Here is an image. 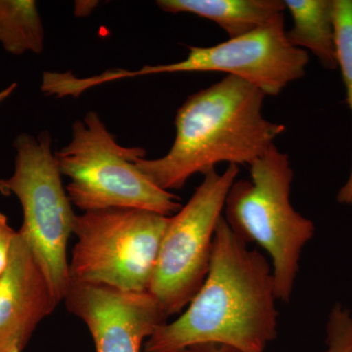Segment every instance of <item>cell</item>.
Instances as JSON below:
<instances>
[{"mask_svg": "<svg viewBox=\"0 0 352 352\" xmlns=\"http://www.w3.org/2000/svg\"><path fill=\"white\" fill-rule=\"evenodd\" d=\"M248 245L222 215L203 286L176 320L155 330L144 352H186L200 344L265 352L277 337L272 268Z\"/></svg>", "mask_w": 352, "mask_h": 352, "instance_id": "6da1fadb", "label": "cell"}, {"mask_svg": "<svg viewBox=\"0 0 352 352\" xmlns=\"http://www.w3.org/2000/svg\"><path fill=\"white\" fill-rule=\"evenodd\" d=\"M266 95L233 76L188 97L175 118V142L156 160L140 157L139 170L160 188L184 187L197 173L206 175L220 163L251 166L286 127L264 119Z\"/></svg>", "mask_w": 352, "mask_h": 352, "instance_id": "7a4b0ae2", "label": "cell"}, {"mask_svg": "<svg viewBox=\"0 0 352 352\" xmlns=\"http://www.w3.org/2000/svg\"><path fill=\"white\" fill-rule=\"evenodd\" d=\"M250 168L251 180H236L229 190L223 217L245 244L256 243L267 252L277 300L289 302L314 223L292 206L294 171L288 155L271 145Z\"/></svg>", "mask_w": 352, "mask_h": 352, "instance_id": "3957f363", "label": "cell"}, {"mask_svg": "<svg viewBox=\"0 0 352 352\" xmlns=\"http://www.w3.org/2000/svg\"><path fill=\"white\" fill-rule=\"evenodd\" d=\"M72 129L71 142L55 156L69 179L66 192L73 205L85 212L138 208L173 217L179 212V197L156 186L136 166L145 150L119 144L98 113H85Z\"/></svg>", "mask_w": 352, "mask_h": 352, "instance_id": "277c9868", "label": "cell"}, {"mask_svg": "<svg viewBox=\"0 0 352 352\" xmlns=\"http://www.w3.org/2000/svg\"><path fill=\"white\" fill-rule=\"evenodd\" d=\"M170 217L138 208H107L76 215L69 284L149 291Z\"/></svg>", "mask_w": 352, "mask_h": 352, "instance_id": "5b68a950", "label": "cell"}, {"mask_svg": "<svg viewBox=\"0 0 352 352\" xmlns=\"http://www.w3.org/2000/svg\"><path fill=\"white\" fill-rule=\"evenodd\" d=\"M50 132L22 133L14 141L15 170L6 180L23 208L19 233L31 248L58 302L69 288L67 245L76 214L62 183Z\"/></svg>", "mask_w": 352, "mask_h": 352, "instance_id": "8992f818", "label": "cell"}, {"mask_svg": "<svg viewBox=\"0 0 352 352\" xmlns=\"http://www.w3.org/2000/svg\"><path fill=\"white\" fill-rule=\"evenodd\" d=\"M238 173V166L229 164L221 175H204L188 203L170 217L148 291L166 319L188 307L208 276L215 231Z\"/></svg>", "mask_w": 352, "mask_h": 352, "instance_id": "52a82bcc", "label": "cell"}, {"mask_svg": "<svg viewBox=\"0 0 352 352\" xmlns=\"http://www.w3.org/2000/svg\"><path fill=\"white\" fill-rule=\"evenodd\" d=\"M309 56L287 38L285 16L263 27L210 47H190L176 63L145 66L138 71L119 69L118 80L159 74L221 72L251 83L265 95L276 96L289 83L305 75Z\"/></svg>", "mask_w": 352, "mask_h": 352, "instance_id": "ba28073f", "label": "cell"}, {"mask_svg": "<svg viewBox=\"0 0 352 352\" xmlns=\"http://www.w3.org/2000/svg\"><path fill=\"white\" fill-rule=\"evenodd\" d=\"M65 302L69 311L87 324L96 352H140L143 342L166 323L157 300L148 292L69 284Z\"/></svg>", "mask_w": 352, "mask_h": 352, "instance_id": "9c48e42d", "label": "cell"}, {"mask_svg": "<svg viewBox=\"0 0 352 352\" xmlns=\"http://www.w3.org/2000/svg\"><path fill=\"white\" fill-rule=\"evenodd\" d=\"M58 303L31 248L18 231L8 264L0 275V352L23 351Z\"/></svg>", "mask_w": 352, "mask_h": 352, "instance_id": "30bf717a", "label": "cell"}, {"mask_svg": "<svg viewBox=\"0 0 352 352\" xmlns=\"http://www.w3.org/2000/svg\"><path fill=\"white\" fill-rule=\"evenodd\" d=\"M168 13H189L212 21L229 36L239 38L268 24L286 11L281 0H159Z\"/></svg>", "mask_w": 352, "mask_h": 352, "instance_id": "8fae6325", "label": "cell"}, {"mask_svg": "<svg viewBox=\"0 0 352 352\" xmlns=\"http://www.w3.org/2000/svg\"><path fill=\"white\" fill-rule=\"evenodd\" d=\"M294 25L287 32L294 47L307 50L325 68L338 67L333 0H285Z\"/></svg>", "mask_w": 352, "mask_h": 352, "instance_id": "7c38bea8", "label": "cell"}, {"mask_svg": "<svg viewBox=\"0 0 352 352\" xmlns=\"http://www.w3.org/2000/svg\"><path fill=\"white\" fill-rule=\"evenodd\" d=\"M0 43L14 55L43 50V25L36 1L0 0Z\"/></svg>", "mask_w": 352, "mask_h": 352, "instance_id": "4fadbf2b", "label": "cell"}, {"mask_svg": "<svg viewBox=\"0 0 352 352\" xmlns=\"http://www.w3.org/2000/svg\"><path fill=\"white\" fill-rule=\"evenodd\" d=\"M338 67L346 87V102L352 116V0H333ZM338 201L352 206V164L346 184L340 190Z\"/></svg>", "mask_w": 352, "mask_h": 352, "instance_id": "5bb4252c", "label": "cell"}, {"mask_svg": "<svg viewBox=\"0 0 352 352\" xmlns=\"http://www.w3.org/2000/svg\"><path fill=\"white\" fill-rule=\"evenodd\" d=\"M326 344L324 352H352V317L340 305L333 308L329 317Z\"/></svg>", "mask_w": 352, "mask_h": 352, "instance_id": "9a60e30c", "label": "cell"}, {"mask_svg": "<svg viewBox=\"0 0 352 352\" xmlns=\"http://www.w3.org/2000/svg\"><path fill=\"white\" fill-rule=\"evenodd\" d=\"M17 235L18 231L9 226L6 215L0 212V275L8 264L13 242Z\"/></svg>", "mask_w": 352, "mask_h": 352, "instance_id": "2e32d148", "label": "cell"}, {"mask_svg": "<svg viewBox=\"0 0 352 352\" xmlns=\"http://www.w3.org/2000/svg\"><path fill=\"white\" fill-rule=\"evenodd\" d=\"M186 352H243L232 347L217 346V344H200L191 347Z\"/></svg>", "mask_w": 352, "mask_h": 352, "instance_id": "e0dca14e", "label": "cell"}, {"mask_svg": "<svg viewBox=\"0 0 352 352\" xmlns=\"http://www.w3.org/2000/svg\"><path fill=\"white\" fill-rule=\"evenodd\" d=\"M16 87H17V83L14 82L12 85H9L8 87L0 92V104H1L4 100H6V99L13 94ZM0 193L4 196H10L11 192L9 191L8 187H7L6 180L0 179Z\"/></svg>", "mask_w": 352, "mask_h": 352, "instance_id": "ac0fdd59", "label": "cell"}, {"mask_svg": "<svg viewBox=\"0 0 352 352\" xmlns=\"http://www.w3.org/2000/svg\"><path fill=\"white\" fill-rule=\"evenodd\" d=\"M2 352H23V351H20V349H8V351H2Z\"/></svg>", "mask_w": 352, "mask_h": 352, "instance_id": "d6986e66", "label": "cell"}]
</instances>
